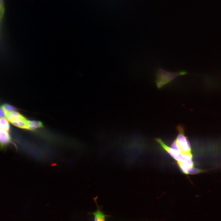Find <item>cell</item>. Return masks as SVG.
Wrapping results in <instances>:
<instances>
[{"mask_svg": "<svg viewBox=\"0 0 221 221\" xmlns=\"http://www.w3.org/2000/svg\"><path fill=\"white\" fill-rule=\"evenodd\" d=\"M187 74L185 71L178 72H170L166 71L162 69H159L157 71L156 80L157 86L160 89L169 83L176 77Z\"/></svg>", "mask_w": 221, "mask_h": 221, "instance_id": "1", "label": "cell"}, {"mask_svg": "<svg viewBox=\"0 0 221 221\" xmlns=\"http://www.w3.org/2000/svg\"><path fill=\"white\" fill-rule=\"evenodd\" d=\"M177 130L178 134L175 140L180 153L182 154L192 155L189 142L185 135L184 127L179 125L177 126Z\"/></svg>", "mask_w": 221, "mask_h": 221, "instance_id": "2", "label": "cell"}, {"mask_svg": "<svg viewBox=\"0 0 221 221\" xmlns=\"http://www.w3.org/2000/svg\"><path fill=\"white\" fill-rule=\"evenodd\" d=\"M155 140L161 147L177 162L180 161L181 157L182 154L179 152L168 146L160 138H156Z\"/></svg>", "mask_w": 221, "mask_h": 221, "instance_id": "3", "label": "cell"}, {"mask_svg": "<svg viewBox=\"0 0 221 221\" xmlns=\"http://www.w3.org/2000/svg\"><path fill=\"white\" fill-rule=\"evenodd\" d=\"M96 199V197L94 199L97 206V209L95 211L91 213V214L94 215V221H106V218L108 215L104 214L101 207L98 204Z\"/></svg>", "mask_w": 221, "mask_h": 221, "instance_id": "4", "label": "cell"}, {"mask_svg": "<svg viewBox=\"0 0 221 221\" xmlns=\"http://www.w3.org/2000/svg\"><path fill=\"white\" fill-rule=\"evenodd\" d=\"M11 138L8 132L0 128V146L4 147L9 143Z\"/></svg>", "mask_w": 221, "mask_h": 221, "instance_id": "5", "label": "cell"}, {"mask_svg": "<svg viewBox=\"0 0 221 221\" xmlns=\"http://www.w3.org/2000/svg\"><path fill=\"white\" fill-rule=\"evenodd\" d=\"M5 11L4 0H0V49L2 48V25Z\"/></svg>", "mask_w": 221, "mask_h": 221, "instance_id": "6", "label": "cell"}, {"mask_svg": "<svg viewBox=\"0 0 221 221\" xmlns=\"http://www.w3.org/2000/svg\"><path fill=\"white\" fill-rule=\"evenodd\" d=\"M6 117L11 122L14 121L25 120L26 119L20 113L15 111L7 112Z\"/></svg>", "mask_w": 221, "mask_h": 221, "instance_id": "7", "label": "cell"}, {"mask_svg": "<svg viewBox=\"0 0 221 221\" xmlns=\"http://www.w3.org/2000/svg\"><path fill=\"white\" fill-rule=\"evenodd\" d=\"M27 124L28 130H34L43 127L42 123L38 121L28 120Z\"/></svg>", "mask_w": 221, "mask_h": 221, "instance_id": "8", "label": "cell"}, {"mask_svg": "<svg viewBox=\"0 0 221 221\" xmlns=\"http://www.w3.org/2000/svg\"><path fill=\"white\" fill-rule=\"evenodd\" d=\"M28 120L26 119L25 120L14 121L11 123L17 127L28 130Z\"/></svg>", "mask_w": 221, "mask_h": 221, "instance_id": "9", "label": "cell"}, {"mask_svg": "<svg viewBox=\"0 0 221 221\" xmlns=\"http://www.w3.org/2000/svg\"><path fill=\"white\" fill-rule=\"evenodd\" d=\"M0 128L7 132L10 130L9 123L8 121L4 118H0Z\"/></svg>", "mask_w": 221, "mask_h": 221, "instance_id": "10", "label": "cell"}, {"mask_svg": "<svg viewBox=\"0 0 221 221\" xmlns=\"http://www.w3.org/2000/svg\"><path fill=\"white\" fill-rule=\"evenodd\" d=\"M2 108L7 112H11L15 111L16 108L9 104H5L2 106Z\"/></svg>", "mask_w": 221, "mask_h": 221, "instance_id": "11", "label": "cell"}, {"mask_svg": "<svg viewBox=\"0 0 221 221\" xmlns=\"http://www.w3.org/2000/svg\"><path fill=\"white\" fill-rule=\"evenodd\" d=\"M204 170L198 169L194 167L192 168L189 172L188 174H196L202 172H203Z\"/></svg>", "mask_w": 221, "mask_h": 221, "instance_id": "12", "label": "cell"}, {"mask_svg": "<svg viewBox=\"0 0 221 221\" xmlns=\"http://www.w3.org/2000/svg\"><path fill=\"white\" fill-rule=\"evenodd\" d=\"M6 114L7 111L4 110L2 108L0 107V118L6 117Z\"/></svg>", "mask_w": 221, "mask_h": 221, "instance_id": "13", "label": "cell"}]
</instances>
